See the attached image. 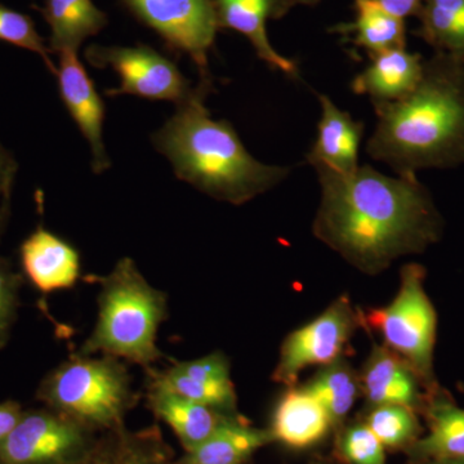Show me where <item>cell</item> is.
Here are the masks:
<instances>
[{
    "mask_svg": "<svg viewBox=\"0 0 464 464\" xmlns=\"http://www.w3.org/2000/svg\"><path fill=\"white\" fill-rule=\"evenodd\" d=\"M317 176L322 197L314 234L362 273L380 274L442 237V217L417 176H386L371 166Z\"/></svg>",
    "mask_w": 464,
    "mask_h": 464,
    "instance_id": "1",
    "label": "cell"
},
{
    "mask_svg": "<svg viewBox=\"0 0 464 464\" xmlns=\"http://www.w3.org/2000/svg\"><path fill=\"white\" fill-rule=\"evenodd\" d=\"M366 151L398 176L464 164V58L436 52L408 96L375 106Z\"/></svg>",
    "mask_w": 464,
    "mask_h": 464,
    "instance_id": "2",
    "label": "cell"
},
{
    "mask_svg": "<svg viewBox=\"0 0 464 464\" xmlns=\"http://www.w3.org/2000/svg\"><path fill=\"white\" fill-rule=\"evenodd\" d=\"M212 91V83L200 82L190 99L152 133V145L179 179L217 200L241 206L282 183L290 168L258 161L227 121H213L206 106Z\"/></svg>",
    "mask_w": 464,
    "mask_h": 464,
    "instance_id": "3",
    "label": "cell"
},
{
    "mask_svg": "<svg viewBox=\"0 0 464 464\" xmlns=\"http://www.w3.org/2000/svg\"><path fill=\"white\" fill-rule=\"evenodd\" d=\"M85 279L100 285L99 315L78 353L115 357L146 371L166 359L158 333L169 316L168 295L146 280L132 258H121L109 274Z\"/></svg>",
    "mask_w": 464,
    "mask_h": 464,
    "instance_id": "4",
    "label": "cell"
},
{
    "mask_svg": "<svg viewBox=\"0 0 464 464\" xmlns=\"http://www.w3.org/2000/svg\"><path fill=\"white\" fill-rule=\"evenodd\" d=\"M35 395L45 408L92 431L123 429L125 415L139 400L123 360L78 353L48 372Z\"/></svg>",
    "mask_w": 464,
    "mask_h": 464,
    "instance_id": "5",
    "label": "cell"
},
{
    "mask_svg": "<svg viewBox=\"0 0 464 464\" xmlns=\"http://www.w3.org/2000/svg\"><path fill=\"white\" fill-rule=\"evenodd\" d=\"M424 279L426 268L422 265H405L400 271V288L392 302L359 314L362 326L380 333L384 344L420 375L429 393L439 386L433 373L438 314L424 289Z\"/></svg>",
    "mask_w": 464,
    "mask_h": 464,
    "instance_id": "6",
    "label": "cell"
},
{
    "mask_svg": "<svg viewBox=\"0 0 464 464\" xmlns=\"http://www.w3.org/2000/svg\"><path fill=\"white\" fill-rule=\"evenodd\" d=\"M85 58L97 69L111 67L121 78V87L106 91L108 96L132 94L181 105L195 91L176 63L149 45L105 47L93 44L85 51Z\"/></svg>",
    "mask_w": 464,
    "mask_h": 464,
    "instance_id": "7",
    "label": "cell"
},
{
    "mask_svg": "<svg viewBox=\"0 0 464 464\" xmlns=\"http://www.w3.org/2000/svg\"><path fill=\"white\" fill-rule=\"evenodd\" d=\"M359 326L360 314L351 299L347 295L335 299L322 315L284 340L273 381L290 389L308 366H325L341 359Z\"/></svg>",
    "mask_w": 464,
    "mask_h": 464,
    "instance_id": "8",
    "label": "cell"
},
{
    "mask_svg": "<svg viewBox=\"0 0 464 464\" xmlns=\"http://www.w3.org/2000/svg\"><path fill=\"white\" fill-rule=\"evenodd\" d=\"M92 430L50 408L24 411L0 444V464H61L83 456L96 442Z\"/></svg>",
    "mask_w": 464,
    "mask_h": 464,
    "instance_id": "9",
    "label": "cell"
},
{
    "mask_svg": "<svg viewBox=\"0 0 464 464\" xmlns=\"http://www.w3.org/2000/svg\"><path fill=\"white\" fill-rule=\"evenodd\" d=\"M134 16L161 36L168 47L191 58L200 82L212 83L208 53L218 32L212 0H123Z\"/></svg>",
    "mask_w": 464,
    "mask_h": 464,
    "instance_id": "10",
    "label": "cell"
},
{
    "mask_svg": "<svg viewBox=\"0 0 464 464\" xmlns=\"http://www.w3.org/2000/svg\"><path fill=\"white\" fill-rule=\"evenodd\" d=\"M58 54L60 67L56 76L61 100L90 143L92 169L96 174L103 173L111 166L103 143L105 103L83 63L79 61L78 52L63 51Z\"/></svg>",
    "mask_w": 464,
    "mask_h": 464,
    "instance_id": "11",
    "label": "cell"
},
{
    "mask_svg": "<svg viewBox=\"0 0 464 464\" xmlns=\"http://www.w3.org/2000/svg\"><path fill=\"white\" fill-rule=\"evenodd\" d=\"M23 275L43 293L74 288L81 279V253L72 243L39 225L18 248Z\"/></svg>",
    "mask_w": 464,
    "mask_h": 464,
    "instance_id": "12",
    "label": "cell"
},
{
    "mask_svg": "<svg viewBox=\"0 0 464 464\" xmlns=\"http://www.w3.org/2000/svg\"><path fill=\"white\" fill-rule=\"evenodd\" d=\"M360 377L362 392L373 406L401 405L422 411L427 390L413 368L386 344L373 343Z\"/></svg>",
    "mask_w": 464,
    "mask_h": 464,
    "instance_id": "13",
    "label": "cell"
},
{
    "mask_svg": "<svg viewBox=\"0 0 464 464\" xmlns=\"http://www.w3.org/2000/svg\"><path fill=\"white\" fill-rule=\"evenodd\" d=\"M322 116L307 161L317 173L351 174L359 168V151L365 125L353 121L325 94L319 96Z\"/></svg>",
    "mask_w": 464,
    "mask_h": 464,
    "instance_id": "14",
    "label": "cell"
},
{
    "mask_svg": "<svg viewBox=\"0 0 464 464\" xmlns=\"http://www.w3.org/2000/svg\"><path fill=\"white\" fill-rule=\"evenodd\" d=\"M371 63L351 84L353 93L371 99L373 106L387 105L404 99L420 83L424 60L405 47L371 54Z\"/></svg>",
    "mask_w": 464,
    "mask_h": 464,
    "instance_id": "15",
    "label": "cell"
},
{
    "mask_svg": "<svg viewBox=\"0 0 464 464\" xmlns=\"http://www.w3.org/2000/svg\"><path fill=\"white\" fill-rule=\"evenodd\" d=\"M219 27L243 34L255 48L259 60L289 78H297L295 61L275 50L268 39V18H275L274 0H212Z\"/></svg>",
    "mask_w": 464,
    "mask_h": 464,
    "instance_id": "16",
    "label": "cell"
},
{
    "mask_svg": "<svg viewBox=\"0 0 464 464\" xmlns=\"http://www.w3.org/2000/svg\"><path fill=\"white\" fill-rule=\"evenodd\" d=\"M332 426L324 406L307 391L295 386L277 402L270 432L286 447L306 449L322 441Z\"/></svg>",
    "mask_w": 464,
    "mask_h": 464,
    "instance_id": "17",
    "label": "cell"
},
{
    "mask_svg": "<svg viewBox=\"0 0 464 464\" xmlns=\"http://www.w3.org/2000/svg\"><path fill=\"white\" fill-rule=\"evenodd\" d=\"M422 411L429 433L409 448L411 457L418 460L464 459V409L456 405L447 391L438 386L427 393Z\"/></svg>",
    "mask_w": 464,
    "mask_h": 464,
    "instance_id": "18",
    "label": "cell"
},
{
    "mask_svg": "<svg viewBox=\"0 0 464 464\" xmlns=\"http://www.w3.org/2000/svg\"><path fill=\"white\" fill-rule=\"evenodd\" d=\"M146 399L152 413L172 429L186 451L206 441L235 417L234 413L217 411L164 391L146 389Z\"/></svg>",
    "mask_w": 464,
    "mask_h": 464,
    "instance_id": "19",
    "label": "cell"
},
{
    "mask_svg": "<svg viewBox=\"0 0 464 464\" xmlns=\"http://www.w3.org/2000/svg\"><path fill=\"white\" fill-rule=\"evenodd\" d=\"M51 29V53L78 52L82 43L97 35L106 25L108 16L92 0H45L35 7Z\"/></svg>",
    "mask_w": 464,
    "mask_h": 464,
    "instance_id": "20",
    "label": "cell"
},
{
    "mask_svg": "<svg viewBox=\"0 0 464 464\" xmlns=\"http://www.w3.org/2000/svg\"><path fill=\"white\" fill-rule=\"evenodd\" d=\"M273 441L270 431L253 429L234 417L206 441L186 451L179 464H241Z\"/></svg>",
    "mask_w": 464,
    "mask_h": 464,
    "instance_id": "21",
    "label": "cell"
},
{
    "mask_svg": "<svg viewBox=\"0 0 464 464\" xmlns=\"http://www.w3.org/2000/svg\"><path fill=\"white\" fill-rule=\"evenodd\" d=\"M355 21L338 26L369 56L392 48L405 47V20L393 16L377 0H353Z\"/></svg>",
    "mask_w": 464,
    "mask_h": 464,
    "instance_id": "22",
    "label": "cell"
},
{
    "mask_svg": "<svg viewBox=\"0 0 464 464\" xmlns=\"http://www.w3.org/2000/svg\"><path fill=\"white\" fill-rule=\"evenodd\" d=\"M146 389L173 393L226 413H235L237 409V391L232 381L210 382L191 377L182 373L174 364L164 371L148 369Z\"/></svg>",
    "mask_w": 464,
    "mask_h": 464,
    "instance_id": "23",
    "label": "cell"
},
{
    "mask_svg": "<svg viewBox=\"0 0 464 464\" xmlns=\"http://www.w3.org/2000/svg\"><path fill=\"white\" fill-rule=\"evenodd\" d=\"M302 389L324 406L333 424H338L355 405L362 384L359 374L341 357L332 364L323 366L322 371Z\"/></svg>",
    "mask_w": 464,
    "mask_h": 464,
    "instance_id": "24",
    "label": "cell"
},
{
    "mask_svg": "<svg viewBox=\"0 0 464 464\" xmlns=\"http://www.w3.org/2000/svg\"><path fill=\"white\" fill-rule=\"evenodd\" d=\"M420 35L436 52L464 58V0H424Z\"/></svg>",
    "mask_w": 464,
    "mask_h": 464,
    "instance_id": "25",
    "label": "cell"
},
{
    "mask_svg": "<svg viewBox=\"0 0 464 464\" xmlns=\"http://www.w3.org/2000/svg\"><path fill=\"white\" fill-rule=\"evenodd\" d=\"M11 199L12 191H9L0 200V243L11 217ZM24 283L25 276L14 270L11 259L0 253V351L7 346L17 322Z\"/></svg>",
    "mask_w": 464,
    "mask_h": 464,
    "instance_id": "26",
    "label": "cell"
},
{
    "mask_svg": "<svg viewBox=\"0 0 464 464\" xmlns=\"http://www.w3.org/2000/svg\"><path fill=\"white\" fill-rule=\"evenodd\" d=\"M365 424L386 449H409L420 439L417 411L405 406H373Z\"/></svg>",
    "mask_w": 464,
    "mask_h": 464,
    "instance_id": "27",
    "label": "cell"
},
{
    "mask_svg": "<svg viewBox=\"0 0 464 464\" xmlns=\"http://www.w3.org/2000/svg\"><path fill=\"white\" fill-rule=\"evenodd\" d=\"M0 42L34 52L42 57L52 74L57 75V67L50 57V48L36 32L32 18L3 5H0Z\"/></svg>",
    "mask_w": 464,
    "mask_h": 464,
    "instance_id": "28",
    "label": "cell"
},
{
    "mask_svg": "<svg viewBox=\"0 0 464 464\" xmlns=\"http://www.w3.org/2000/svg\"><path fill=\"white\" fill-rule=\"evenodd\" d=\"M159 432H116L115 464H170Z\"/></svg>",
    "mask_w": 464,
    "mask_h": 464,
    "instance_id": "29",
    "label": "cell"
},
{
    "mask_svg": "<svg viewBox=\"0 0 464 464\" xmlns=\"http://www.w3.org/2000/svg\"><path fill=\"white\" fill-rule=\"evenodd\" d=\"M338 451L347 464H386V448L365 423L344 430L338 441Z\"/></svg>",
    "mask_w": 464,
    "mask_h": 464,
    "instance_id": "30",
    "label": "cell"
},
{
    "mask_svg": "<svg viewBox=\"0 0 464 464\" xmlns=\"http://www.w3.org/2000/svg\"><path fill=\"white\" fill-rule=\"evenodd\" d=\"M61 464H115V441L96 442L83 456Z\"/></svg>",
    "mask_w": 464,
    "mask_h": 464,
    "instance_id": "31",
    "label": "cell"
},
{
    "mask_svg": "<svg viewBox=\"0 0 464 464\" xmlns=\"http://www.w3.org/2000/svg\"><path fill=\"white\" fill-rule=\"evenodd\" d=\"M23 413V406L14 400L0 402V444L14 429Z\"/></svg>",
    "mask_w": 464,
    "mask_h": 464,
    "instance_id": "32",
    "label": "cell"
},
{
    "mask_svg": "<svg viewBox=\"0 0 464 464\" xmlns=\"http://www.w3.org/2000/svg\"><path fill=\"white\" fill-rule=\"evenodd\" d=\"M18 164L14 154L0 142V192L14 190Z\"/></svg>",
    "mask_w": 464,
    "mask_h": 464,
    "instance_id": "33",
    "label": "cell"
},
{
    "mask_svg": "<svg viewBox=\"0 0 464 464\" xmlns=\"http://www.w3.org/2000/svg\"><path fill=\"white\" fill-rule=\"evenodd\" d=\"M393 16L405 20L406 17L420 14L424 0H377Z\"/></svg>",
    "mask_w": 464,
    "mask_h": 464,
    "instance_id": "34",
    "label": "cell"
},
{
    "mask_svg": "<svg viewBox=\"0 0 464 464\" xmlns=\"http://www.w3.org/2000/svg\"><path fill=\"white\" fill-rule=\"evenodd\" d=\"M274 2L275 18H282L293 7H297V5H314L319 3L320 0H274Z\"/></svg>",
    "mask_w": 464,
    "mask_h": 464,
    "instance_id": "35",
    "label": "cell"
},
{
    "mask_svg": "<svg viewBox=\"0 0 464 464\" xmlns=\"http://www.w3.org/2000/svg\"><path fill=\"white\" fill-rule=\"evenodd\" d=\"M420 464H464V459H458V458H439V459H424Z\"/></svg>",
    "mask_w": 464,
    "mask_h": 464,
    "instance_id": "36",
    "label": "cell"
},
{
    "mask_svg": "<svg viewBox=\"0 0 464 464\" xmlns=\"http://www.w3.org/2000/svg\"><path fill=\"white\" fill-rule=\"evenodd\" d=\"M7 192H9V191H7ZM7 192H0V200L3 199V197H5V195L7 194Z\"/></svg>",
    "mask_w": 464,
    "mask_h": 464,
    "instance_id": "37",
    "label": "cell"
}]
</instances>
